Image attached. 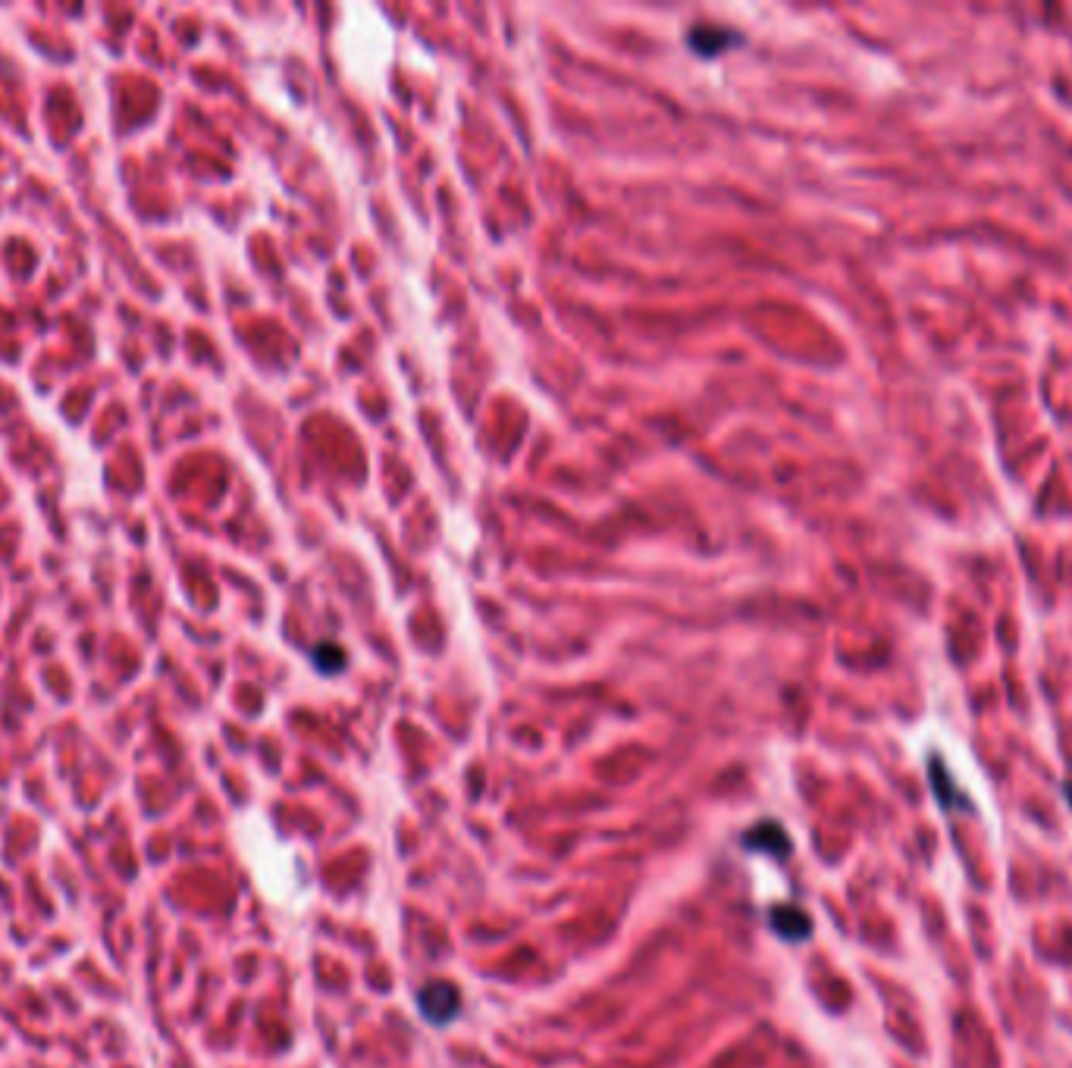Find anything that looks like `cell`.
I'll use <instances>...</instances> for the list:
<instances>
[{
	"label": "cell",
	"instance_id": "52a82bcc",
	"mask_svg": "<svg viewBox=\"0 0 1072 1068\" xmlns=\"http://www.w3.org/2000/svg\"><path fill=\"white\" fill-rule=\"evenodd\" d=\"M1066 796H1069V802H1072V780L1066 783Z\"/></svg>",
	"mask_w": 1072,
	"mask_h": 1068
},
{
	"label": "cell",
	"instance_id": "277c9868",
	"mask_svg": "<svg viewBox=\"0 0 1072 1068\" xmlns=\"http://www.w3.org/2000/svg\"><path fill=\"white\" fill-rule=\"evenodd\" d=\"M931 787H935V796L944 809H972V802L960 793V787L953 783V777L941 768V758H931Z\"/></svg>",
	"mask_w": 1072,
	"mask_h": 1068
},
{
	"label": "cell",
	"instance_id": "7a4b0ae2",
	"mask_svg": "<svg viewBox=\"0 0 1072 1068\" xmlns=\"http://www.w3.org/2000/svg\"><path fill=\"white\" fill-rule=\"evenodd\" d=\"M743 846L753 852H765V856H775V859L790 856V837L778 821H759L756 827H750L747 834H743Z\"/></svg>",
	"mask_w": 1072,
	"mask_h": 1068
},
{
	"label": "cell",
	"instance_id": "6da1fadb",
	"mask_svg": "<svg viewBox=\"0 0 1072 1068\" xmlns=\"http://www.w3.org/2000/svg\"><path fill=\"white\" fill-rule=\"evenodd\" d=\"M417 1009L430 1025H449L461 1009V993L452 981H430L417 993Z\"/></svg>",
	"mask_w": 1072,
	"mask_h": 1068
},
{
	"label": "cell",
	"instance_id": "8992f818",
	"mask_svg": "<svg viewBox=\"0 0 1072 1068\" xmlns=\"http://www.w3.org/2000/svg\"><path fill=\"white\" fill-rule=\"evenodd\" d=\"M311 658H314V664H317L320 674H336V671L345 668V649L336 646V643H320V646L311 652Z\"/></svg>",
	"mask_w": 1072,
	"mask_h": 1068
},
{
	"label": "cell",
	"instance_id": "5b68a950",
	"mask_svg": "<svg viewBox=\"0 0 1072 1068\" xmlns=\"http://www.w3.org/2000/svg\"><path fill=\"white\" fill-rule=\"evenodd\" d=\"M728 41H734V35L731 32H725V29H693L690 32V44H693V51L696 54H718L721 51V44H728Z\"/></svg>",
	"mask_w": 1072,
	"mask_h": 1068
},
{
	"label": "cell",
	"instance_id": "3957f363",
	"mask_svg": "<svg viewBox=\"0 0 1072 1068\" xmlns=\"http://www.w3.org/2000/svg\"><path fill=\"white\" fill-rule=\"evenodd\" d=\"M772 931L781 934L790 943H800V940H806L812 934V921L797 906H775L772 909Z\"/></svg>",
	"mask_w": 1072,
	"mask_h": 1068
}]
</instances>
